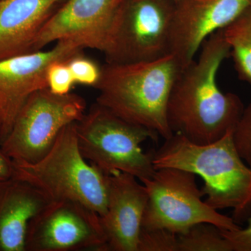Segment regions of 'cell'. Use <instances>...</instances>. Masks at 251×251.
Segmentation results:
<instances>
[{"label":"cell","mask_w":251,"mask_h":251,"mask_svg":"<svg viewBox=\"0 0 251 251\" xmlns=\"http://www.w3.org/2000/svg\"><path fill=\"white\" fill-rule=\"evenodd\" d=\"M223 32L239 77L251 85V6Z\"/></svg>","instance_id":"obj_16"},{"label":"cell","mask_w":251,"mask_h":251,"mask_svg":"<svg viewBox=\"0 0 251 251\" xmlns=\"http://www.w3.org/2000/svg\"><path fill=\"white\" fill-rule=\"evenodd\" d=\"M177 239L179 251H233L221 229L209 223L193 225Z\"/></svg>","instance_id":"obj_17"},{"label":"cell","mask_w":251,"mask_h":251,"mask_svg":"<svg viewBox=\"0 0 251 251\" xmlns=\"http://www.w3.org/2000/svg\"><path fill=\"white\" fill-rule=\"evenodd\" d=\"M61 0H1L0 60L32 50L36 36Z\"/></svg>","instance_id":"obj_15"},{"label":"cell","mask_w":251,"mask_h":251,"mask_svg":"<svg viewBox=\"0 0 251 251\" xmlns=\"http://www.w3.org/2000/svg\"><path fill=\"white\" fill-rule=\"evenodd\" d=\"M107 251L100 216L80 202L53 201L31 220L25 251Z\"/></svg>","instance_id":"obj_9"},{"label":"cell","mask_w":251,"mask_h":251,"mask_svg":"<svg viewBox=\"0 0 251 251\" xmlns=\"http://www.w3.org/2000/svg\"><path fill=\"white\" fill-rule=\"evenodd\" d=\"M51 201L25 180L0 182V251H25L29 222Z\"/></svg>","instance_id":"obj_14"},{"label":"cell","mask_w":251,"mask_h":251,"mask_svg":"<svg viewBox=\"0 0 251 251\" xmlns=\"http://www.w3.org/2000/svg\"><path fill=\"white\" fill-rule=\"evenodd\" d=\"M183 68L172 54L156 60L113 64L101 67L96 88L97 103L126 121L173 136L167 107L172 89Z\"/></svg>","instance_id":"obj_3"},{"label":"cell","mask_w":251,"mask_h":251,"mask_svg":"<svg viewBox=\"0 0 251 251\" xmlns=\"http://www.w3.org/2000/svg\"><path fill=\"white\" fill-rule=\"evenodd\" d=\"M1 119H0V133H1Z\"/></svg>","instance_id":"obj_24"},{"label":"cell","mask_w":251,"mask_h":251,"mask_svg":"<svg viewBox=\"0 0 251 251\" xmlns=\"http://www.w3.org/2000/svg\"><path fill=\"white\" fill-rule=\"evenodd\" d=\"M14 163L0 148V182L14 177Z\"/></svg>","instance_id":"obj_23"},{"label":"cell","mask_w":251,"mask_h":251,"mask_svg":"<svg viewBox=\"0 0 251 251\" xmlns=\"http://www.w3.org/2000/svg\"><path fill=\"white\" fill-rule=\"evenodd\" d=\"M138 251H179L177 235L165 229L141 227Z\"/></svg>","instance_id":"obj_18"},{"label":"cell","mask_w":251,"mask_h":251,"mask_svg":"<svg viewBox=\"0 0 251 251\" xmlns=\"http://www.w3.org/2000/svg\"><path fill=\"white\" fill-rule=\"evenodd\" d=\"M251 6V0H175L171 54L183 69L203 43Z\"/></svg>","instance_id":"obj_12"},{"label":"cell","mask_w":251,"mask_h":251,"mask_svg":"<svg viewBox=\"0 0 251 251\" xmlns=\"http://www.w3.org/2000/svg\"><path fill=\"white\" fill-rule=\"evenodd\" d=\"M234 145L248 166L251 167V103L244 109L233 132Z\"/></svg>","instance_id":"obj_21"},{"label":"cell","mask_w":251,"mask_h":251,"mask_svg":"<svg viewBox=\"0 0 251 251\" xmlns=\"http://www.w3.org/2000/svg\"><path fill=\"white\" fill-rule=\"evenodd\" d=\"M83 49L72 41H59L48 50H38L0 60V143L9 133L23 104L36 91L48 88L52 63L68 60Z\"/></svg>","instance_id":"obj_11"},{"label":"cell","mask_w":251,"mask_h":251,"mask_svg":"<svg viewBox=\"0 0 251 251\" xmlns=\"http://www.w3.org/2000/svg\"><path fill=\"white\" fill-rule=\"evenodd\" d=\"M124 0H68L56 10L36 36L32 50L59 41H72L82 49L104 54Z\"/></svg>","instance_id":"obj_10"},{"label":"cell","mask_w":251,"mask_h":251,"mask_svg":"<svg viewBox=\"0 0 251 251\" xmlns=\"http://www.w3.org/2000/svg\"><path fill=\"white\" fill-rule=\"evenodd\" d=\"M191 172L176 168L156 169L150 179L142 181L148 193L142 227L165 229L176 235L193 225L209 223L222 230H235L241 226L232 217L223 215L202 201V189Z\"/></svg>","instance_id":"obj_6"},{"label":"cell","mask_w":251,"mask_h":251,"mask_svg":"<svg viewBox=\"0 0 251 251\" xmlns=\"http://www.w3.org/2000/svg\"><path fill=\"white\" fill-rule=\"evenodd\" d=\"M76 133L82 156L105 174L123 172L140 181L154 175V151L144 152L141 144L158 141L156 132L126 121L96 103L76 122Z\"/></svg>","instance_id":"obj_5"},{"label":"cell","mask_w":251,"mask_h":251,"mask_svg":"<svg viewBox=\"0 0 251 251\" xmlns=\"http://www.w3.org/2000/svg\"><path fill=\"white\" fill-rule=\"evenodd\" d=\"M245 228L235 230H222L225 237L229 241L233 251H251V216L248 219Z\"/></svg>","instance_id":"obj_22"},{"label":"cell","mask_w":251,"mask_h":251,"mask_svg":"<svg viewBox=\"0 0 251 251\" xmlns=\"http://www.w3.org/2000/svg\"><path fill=\"white\" fill-rule=\"evenodd\" d=\"M107 175L108 204L100 223L107 251H138L144 213L148 201L145 185L120 171Z\"/></svg>","instance_id":"obj_13"},{"label":"cell","mask_w":251,"mask_h":251,"mask_svg":"<svg viewBox=\"0 0 251 251\" xmlns=\"http://www.w3.org/2000/svg\"><path fill=\"white\" fill-rule=\"evenodd\" d=\"M175 0H124L108 51L107 63L156 60L171 54Z\"/></svg>","instance_id":"obj_8"},{"label":"cell","mask_w":251,"mask_h":251,"mask_svg":"<svg viewBox=\"0 0 251 251\" xmlns=\"http://www.w3.org/2000/svg\"><path fill=\"white\" fill-rule=\"evenodd\" d=\"M234 130L208 145H196L174 133L154 151L155 168H176L202 177L205 202L216 210L232 209V219L244 224L251 216V167L238 153Z\"/></svg>","instance_id":"obj_2"},{"label":"cell","mask_w":251,"mask_h":251,"mask_svg":"<svg viewBox=\"0 0 251 251\" xmlns=\"http://www.w3.org/2000/svg\"><path fill=\"white\" fill-rule=\"evenodd\" d=\"M75 84L96 87L100 80L101 68L82 53L75 54L67 61Z\"/></svg>","instance_id":"obj_19"},{"label":"cell","mask_w":251,"mask_h":251,"mask_svg":"<svg viewBox=\"0 0 251 251\" xmlns=\"http://www.w3.org/2000/svg\"><path fill=\"white\" fill-rule=\"evenodd\" d=\"M202 46L198 60L183 69L175 81L167 107L173 134L201 145L215 143L234 130L244 110L240 98L224 93L216 80L221 64L230 55L223 29Z\"/></svg>","instance_id":"obj_1"},{"label":"cell","mask_w":251,"mask_h":251,"mask_svg":"<svg viewBox=\"0 0 251 251\" xmlns=\"http://www.w3.org/2000/svg\"><path fill=\"white\" fill-rule=\"evenodd\" d=\"M87 161L79 148L74 122L63 128L49 153L39 161H14V177L34 185L52 201H75L100 217L108 204L107 175Z\"/></svg>","instance_id":"obj_4"},{"label":"cell","mask_w":251,"mask_h":251,"mask_svg":"<svg viewBox=\"0 0 251 251\" xmlns=\"http://www.w3.org/2000/svg\"><path fill=\"white\" fill-rule=\"evenodd\" d=\"M0 1H1V0H0Z\"/></svg>","instance_id":"obj_25"},{"label":"cell","mask_w":251,"mask_h":251,"mask_svg":"<svg viewBox=\"0 0 251 251\" xmlns=\"http://www.w3.org/2000/svg\"><path fill=\"white\" fill-rule=\"evenodd\" d=\"M68 60L56 61L48 69V88L54 94L66 95L71 93V90L75 84L68 65Z\"/></svg>","instance_id":"obj_20"},{"label":"cell","mask_w":251,"mask_h":251,"mask_svg":"<svg viewBox=\"0 0 251 251\" xmlns=\"http://www.w3.org/2000/svg\"><path fill=\"white\" fill-rule=\"evenodd\" d=\"M85 110V100L77 94L36 91L23 104L0 148L16 163H36L49 153L64 127L80 121Z\"/></svg>","instance_id":"obj_7"}]
</instances>
